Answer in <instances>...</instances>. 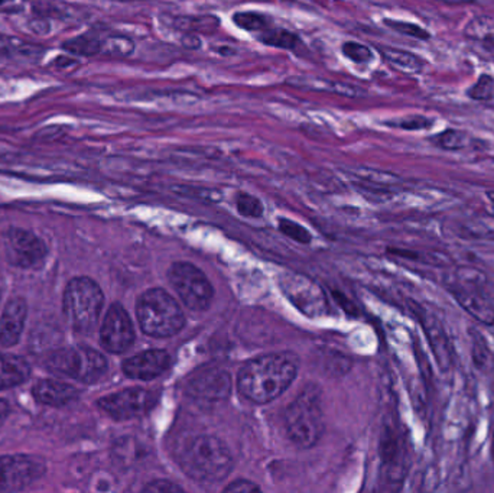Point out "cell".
<instances>
[{"mask_svg": "<svg viewBox=\"0 0 494 493\" xmlns=\"http://www.w3.org/2000/svg\"><path fill=\"white\" fill-rule=\"evenodd\" d=\"M433 142L435 145L445 151H460L469 144V136H467L465 132H461L458 129H447L433 136Z\"/></svg>", "mask_w": 494, "mask_h": 493, "instance_id": "4316f807", "label": "cell"}, {"mask_svg": "<svg viewBox=\"0 0 494 493\" xmlns=\"http://www.w3.org/2000/svg\"><path fill=\"white\" fill-rule=\"evenodd\" d=\"M104 304L100 287L90 278H74L64 292V314L68 324L78 333L94 330Z\"/></svg>", "mask_w": 494, "mask_h": 493, "instance_id": "5b68a950", "label": "cell"}, {"mask_svg": "<svg viewBox=\"0 0 494 493\" xmlns=\"http://www.w3.org/2000/svg\"><path fill=\"white\" fill-rule=\"evenodd\" d=\"M490 453H491V458L494 463V428H493V434H491V444H490Z\"/></svg>", "mask_w": 494, "mask_h": 493, "instance_id": "ab89813d", "label": "cell"}, {"mask_svg": "<svg viewBox=\"0 0 494 493\" xmlns=\"http://www.w3.org/2000/svg\"><path fill=\"white\" fill-rule=\"evenodd\" d=\"M34 397L41 404L49 406H63L72 402L78 397V392L68 383L53 379H44L35 385Z\"/></svg>", "mask_w": 494, "mask_h": 493, "instance_id": "ac0fdd59", "label": "cell"}, {"mask_svg": "<svg viewBox=\"0 0 494 493\" xmlns=\"http://www.w3.org/2000/svg\"><path fill=\"white\" fill-rule=\"evenodd\" d=\"M258 39L267 46L288 49V51L296 49V46L300 44V39L295 32H291L288 30H281V28H278V30L269 28V30L260 32Z\"/></svg>", "mask_w": 494, "mask_h": 493, "instance_id": "cb8c5ba5", "label": "cell"}, {"mask_svg": "<svg viewBox=\"0 0 494 493\" xmlns=\"http://www.w3.org/2000/svg\"><path fill=\"white\" fill-rule=\"evenodd\" d=\"M46 368L82 383H94L107 372V361L94 349L75 346L53 351L46 359Z\"/></svg>", "mask_w": 494, "mask_h": 493, "instance_id": "8992f818", "label": "cell"}, {"mask_svg": "<svg viewBox=\"0 0 494 493\" xmlns=\"http://www.w3.org/2000/svg\"><path fill=\"white\" fill-rule=\"evenodd\" d=\"M168 278L182 303L192 311H204L210 307L214 289L205 273L189 262H175Z\"/></svg>", "mask_w": 494, "mask_h": 493, "instance_id": "52a82bcc", "label": "cell"}, {"mask_svg": "<svg viewBox=\"0 0 494 493\" xmlns=\"http://www.w3.org/2000/svg\"><path fill=\"white\" fill-rule=\"evenodd\" d=\"M6 256L11 263L20 268H32L44 261L45 243L31 232L12 229L5 237Z\"/></svg>", "mask_w": 494, "mask_h": 493, "instance_id": "7c38bea8", "label": "cell"}, {"mask_svg": "<svg viewBox=\"0 0 494 493\" xmlns=\"http://www.w3.org/2000/svg\"><path fill=\"white\" fill-rule=\"evenodd\" d=\"M19 52L22 56H35V52H42L41 46H34L25 42H16L12 38L0 34V56H9V54Z\"/></svg>", "mask_w": 494, "mask_h": 493, "instance_id": "4dcf8cb0", "label": "cell"}, {"mask_svg": "<svg viewBox=\"0 0 494 493\" xmlns=\"http://www.w3.org/2000/svg\"><path fill=\"white\" fill-rule=\"evenodd\" d=\"M30 365L19 356L0 353V391L20 385L30 376Z\"/></svg>", "mask_w": 494, "mask_h": 493, "instance_id": "d6986e66", "label": "cell"}, {"mask_svg": "<svg viewBox=\"0 0 494 493\" xmlns=\"http://www.w3.org/2000/svg\"><path fill=\"white\" fill-rule=\"evenodd\" d=\"M226 492H232V493H253V492H260V487L251 482V480H237V482H233L232 485L226 486L224 489Z\"/></svg>", "mask_w": 494, "mask_h": 493, "instance_id": "d590c367", "label": "cell"}, {"mask_svg": "<svg viewBox=\"0 0 494 493\" xmlns=\"http://www.w3.org/2000/svg\"><path fill=\"white\" fill-rule=\"evenodd\" d=\"M4 2H5V0H0V6H2V5H4Z\"/></svg>", "mask_w": 494, "mask_h": 493, "instance_id": "ee69618b", "label": "cell"}, {"mask_svg": "<svg viewBox=\"0 0 494 493\" xmlns=\"http://www.w3.org/2000/svg\"><path fill=\"white\" fill-rule=\"evenodd\" d=\"M103 38L96 32H84L63 42V49L80 57H96L101 56Z\"/></svg>", "mask_w": 494, "mask_h": 493, "instance_id": "44dd1931", "label": "cell"}, {"mask_svg": "<svg viewBox=\"0 0 494 493\" xmlns=\"http://www.w3.org/2000/svg\"><path fill=\"white\" fill-rule=\"evenodd\" d=\"M341 52L346 58L355 64H366L373 58V52L367 45L354 41L344 42L341 46Z\"/></svg>", "mask_w": 494, "mask_h": 493, "instance_id": "f1b7e54d", "label": "cell"}, {"mask_svg": "<svg viewBox=\"0 0 494 493\" xmlns=\"http://www.w3.org/2000/svg\"><path fill=\"white\" fill-rule=\"evenodd\" d=\"M386 125L393 126V127H399L403 130H425V129H431L433 126V119H429L425 116H409V118H403L399 120L388 122Z\"/></svg>", "mask_w": 494, "mask_h": 493, "instance_id": "d6a6232c", "label": "cell"}, {"mask_svg": "<svg viewBox=\"0 0 494 493\" xmlns=\"http://www.w3.org/2000/svg\"><path fill=\"white\" fill-rule=\"evenodd\" d=\"M380 54L395 70L405 74H418L424 68V63L415 54L398 48H380Z\"/></svg>", "mask_w": 494, "mask_h": 493, "instance_id": "ffe728a7", "label": "cell"}, {"mask_svg": "<svg viewBox=\"0 0 494 493\" xmlns=\"http://www.w3.org/2000/svg\"><path fill=\"white\" fill-rule=\"evenodd\" d=\"M419 321L438 368L445 373L450 372L454 366V349L444 325L433 314H424Z\"/></svg>", "mask_w": 494, "mask_h": 493, "instance_id": "5bb4252c", "label": "cell"}, {"mask_svg": "<svg viewBox=\"0 0 494 493\" xmlns=\"http://www.w3.org/2000/svg\"><path fill=\"white\" fill-rule=\"evenodd\" d=\"M279 229L288 237H291V239H293L296 242H300V243H310L311 242V235H310V232L307 229L299 226L298 223L286 220V218H284V220L279 222Z\"/></svg>", "mask_w": 494, "mask_h": 493, "instance_id": "836d02e7", "label": "cell"}, {"mask_svg": "<svg viewBox=\"0 0 494 493\" xmlns=\"http://www.w3.org/2000/svg\"><path fill=\"white\" fill-rule=\"evenodd\" d=\"M145 492L149 493H175V492H184V489L170 480H153L149 485L144 487Z\"/></svg>", "mask_w": 494, "mask_h": 493, "instance_id": "e575fe53", "label": "cell"}, {"mask_svg": "<svg viewBox=\"0 0 494 493\" xmlns=\"http://www.w3.org/2000/svg\"><path fill=\"white\" fill-rule=\"evenodd\" d=\"M464 35L479 42H494V18L483 15L471 19L464 28Z\"/></svg>", "mask_w": 494, "mask_h": 493, "instance_id": "603a6c76", "label": "cell"}, {"mask_svg": "<svg viewBox=\"0 0 494 493\" xmlns=\"http://www.w3.org/2000/svg\"><path fill=\"white\" fill-rule=\"evenodd\" d=\"M444 2H469V0H444Z\"/></svg>", "mask_w": 494, "mask_h": 493, "instance_id": "b9f144b4", "label": "cell"}, {"mask_svg": "<svg viewBox=\"0 0 494 493\" xmlns=\"http://www.w3.org/2000/svg\"><path fill=\"white\" fill-rule=\"evenodd\" d=\"M116 2H133V0H116Z\"/></svg>", "mask_w": 494, "mask_h": 493, "instance_id": "7bdbcfd3", "label": "cell"}, {"mask_svg": "<svg viewBox=\"0 0 494 493\" xmlns=\"http://www.w3.org/2000/svg\"><path fill=\"white\" fill-rule=\"evenodd\" d=\"M9 411H11L9 404L5 399H0V424H2L8 418Z\"/></svg>", "mask_w": 494, "mask_h": 493, "instance_id": "f35d334b", "label": "cell"}, {"mask_svg": "<svg viewBox=\"0 0 494 493\" xmlns=\"http://www.w3.org/2000/svg\"><path fill=\"white\" fill-rule=\"evenodd\" d=\"M171 365L170 354L165 350H146L123 362V372L132 379L149 380L162 375Z\"/></svg>", "mask_w": 494, "mask_h": 493, "instance_id": "9a60e30c", "label": "cell"}, {"mask_svg": "<svg viewBox=\"0 0 494 493\" xmlns=\"http://www.w3.org/2000/svg\"><path fill=\"white\" fill-rule=\"evenodd\" d=\"M72 64H75V60H72V58H70V57H65V56L57 57V58H55V60L52 61V65H57V67H61V68L70 67V65H72Z\"/></svg>", "mask_w": 494, "mask_h": 493, "instance_id": "74e56055", "label": "cell"}, {"mask_svg": "<svg viewBox=\"0 0 494 493\" xmlns=\"http://www.w3.org/2000/svg\"><path fill=\"white\" fill-rule=\"evenodd\" d=\"M487 199L491 201V204L494 206V191H488L487 193Z\"/></svg>", "mask_w": 494, "mask_h": 493, "instance_id": "60d3db41", "label": "cell"}, {"mask_svg": "<svg viewBox=\"0 0 494 493\" xmlns=\"http://www.w3.org/2000/svg\"><path fill=\"white\" fill-rule=\"evenodd\" d=\"M26 311L25 299L19 297L11 299L6 304L2 316H0V344L9 347L19 342L26 320Z\"/></svg>", "mask_w": 494, "mask_h": 493, "instance_id": "2e32d148", "label": "cell"}, {"mask_svg": "<svg viewBox=\"0 0 494 493\" xmlns=\"http://www.w3.org/2000/svg\"><path fill=\"white\" fill-rule=\"evenodd\" d=\"M133 51H134V42L125 35H112V37L103 38L101 56L125 58L132 56Z\"/></svg>", "mask_w": 494, "mask_h": 493, "instance_id": "d4e9b609", "label": "cell"}, {"mask_svg": "<svg viewBox=\"0 0 494 493\" xmlns=\"http://www.w3.org/2000/svg\"><path fill=\"white\" fill-rule=\"evenodd\" d=\"M286 86H291L293 89L299 90H308V92H329L338 96L344 97H360L365 96V90L353 86V85H346V83H337V81H331L321 77H312V75H293L286 78Z\"/></svg>", "mask_w": 494, "mask_h": 493, "instance_id": "e0dca14e", "label": "cell"}, {"mask_svg": "<svg viewBox=\"0 0 494 493\" xmlns=\"http://www.w3.org/2000/svg\"><path fill=\"white\" fill-rule=\"evenodd\" d=\"M218 19L215 16H181L177 18L175 26L185 34H211L218 28Z\"/></svg>", "mask_w": 494, "mask_h": 493, "instance_id": "7402d4cb", "label": "cell"}, {"mask_svg": "<svg viewBox=\"0 0 494 493\" xmlns=\"http://www.w3.org/2000/svg\"><path fill=\"white\" fill-rule=\"evenodd\" d=\"M136 316L142 332L155 339L175 336L185 324V316L175 298L160 288L148 289L139 297Z\"/></svg>", "mask_w": 494, "mask_h": 493, "instance_id": "277c9868", "label": "cell"}, {"mask_svg": "<svg viewBox=\"0 0 494 493\" xmlns=\"http://www.w3.org/2000/svg\"><path fill=\"white\" fill-rule=\"evenodd\" d=\"M232 391V379L227 372L223 370H205L198 376L192 377L188 392L196 399H201L203 402H217L223 401L229 397Z\"/></svg>", "mask_w": 494, "mask_h": 493, "instance_id": "4fadbf2b", "label": "cell"}, {"mask_svg": "<svg viewBox=\"0 0 494 493\" xmlns=\"http://www.w3.org/2000/svg\"><path fill=\"white\" fill-rule=\"evenodd\" d=\"M467 96L476 101H488L494 97V78L491 75L483 74L476 85L467 92Z\"/></svg>", "mask_w": 494, "mask_h": 493, "instance_id": "f546056e", "label": "cell"}, {"mask_svg": "<svg viewBox=\"0 0 494 493\" xmlns=\"http://www.w3.org/2000/svg\"><path fill=\"white\" fill-rule=\"evenodd\" d=\"M181 42L188 49H198L201 46V44H203L200 37H197L196 34H185V37H182Z\"/></svg>", "mask_w": 494, "mask_h": 493, "instance_id": "8d00e7d4", "label": "cell"}, {"mask_svg": "<svg viewBox=\"0 0 494 493\" xmlns=\"http://www.w3.org/2000/svg\"><path fill=\"white\" fill-rule=\"evenodd\" d=\"M383 23L388 26V28L393 30L395 32L409 37V38H415L419 41H428L431 39V34L424 30L422 26L412 23V22H403V20H395V19H384Z\"/></svg>", "mask_w": 494, "mask_h": 493, "instance_id": "83f0119b", "label": "cell"}, {"mask_svg": "<svg viewBox=\"0 0 494 493\" xmlns=\"http://www.w3.org/2000/svg\"><path fill=\"white\" fill-rule=\"evenodd\" d=\"M179 464L192 480L213 485L224 480L233 469L229 447L214 435H197L179 454Z\"/></svg>", "mask_w": 494, "mask_h": 493, "instance_id": "7a4b0ae2", "label": "cell"}, {"mask_svg": "<svg viewBox=\"0 0 494 493\" xmlns=\"http://www.w3.org/2000/svg\"><path fill=\"white\" fill-rule=\"evenodd\" d=\"M448 291L454 299L469 313L474 320L484 325L494 324V301L486 292L484 284H465V282H452L448 287Z\"/></svg>", "mask_w": 494, "mask_h": 493, "instance_id": "8fae6325", "label": "cell"}, {"mask_svg": "<svg viewBox=\"0 0 494 493\" xmlns=\"http://www.w3.org/2000/svg\"><path fill=\"white\" fill-rule=\"evenodd\" d=\"M101 346L110 353H125L134 342L133 324L120 304L108 308L100 332Z\"/></svg>", "mask_w": 494, "mask_h": 493, "instance_id": "30bf717a", "label": "cell"}, {"mask_svg": "<svg viewBox=\"0 0 494 493\" xmlns=\"http://www.w3.org/2000/svg\"><path fill=\"white\" fill-rule=\"evenodd\" d=\"M285 430L289 440L302 449L314 447L322 437L324 409L318 388H304L285 411Z\"/></svg>", "mask_w": 494, "mask_h": 493, "instance_id": "3957f363", "label": "cell"}, {"mask_svg": "<svg viewBox=\"0 0 494 493\" xmlns=\"http://www.w3.org/2000/svg\"><path fill=\"white\" fill-rule=\"evenodd\" d=\"M237 210L246 217L256 218L263 214V204L259 199L241 193L237 196Z\"/></svg>", "mask_w": 494, "mask_h": 493, "instance_id": "1f68e13d", "label": "cell"}, {"mask_svg": "<svg viewBox=\"0 0 494 493\" xmlns=\"http://www.w3.org/2000/svg\"><path fill=\"white\" fill-rule=\"evenodd\" d=\"M232 19L237 28L249 32H263L270 28V19L260 12H236Z\"/></svg>", "mask_w": 494, "mask_h": 493, "instance_id": "484cf974", "label": "cell"}, {"mask_svg": "<svg viewBox=\"0 0 494 493\" xmlns=\"http://www.w3.org/2000/svg\"><path fill=\"white\" fill-rule=\"evenodd\" d=\"M158 402V392L146 388H127L99 399V406L118 421L139 418Z\"/></svg>", "mask_w": 494, "mask_h": 493, "instance_id": "ba28073f", "label": "cell"}, {"mask_svg": "<svg viewBox=\"0 0 494 493\" xmlns=\"http://www.w3.org/2000/svg\"><path fill=\"white\" fill-rule=\"evenodd\" d=\"M298 358L293 353H269L244 363L237 376L241 397L255 404H267L281 397L298 373Z\"/></svg>", "mask_w": 494, "mask_h": 493, "instance_id": "6da1fadb", "label": "cell"}, {"mask_svg": "<svg viewBox=\"0 0 494 493\" xmlns=\"http://www.w3.org/2000/svg\"><path fill=\"white\" fill-rule=\"evenodd\" d=\"M45 463L32 456L0 457V492H16L37 482L45 473Z\"/></svg>", "mask_w": 494, "mask_h": 493, "instance_id": "9c48e42d", "label": "cell"}]
</instances>
